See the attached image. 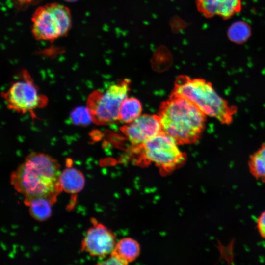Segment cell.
<instances>
[{
  "label": "cell",
  "mask_w": 265,
  "mask_h": 265,
  "mask_svg": "<svg viewBox=\"0 0 265 265\" xmlns=\"http://www.w3.org/2000/svg\"><path fill=\"white\" fill-rule=\"evenodd\" d=\"M61 173L55 159L44 153L32 152L13 172L11 182L25 200L46 197L55 201L62 190Z\"/></svg>",
  "instance_id": "1"
},
{
  "label": "cell",
  "mask_w": 265,
  "mask_h": 265,
  "mask_svg": "<svg viewBox=\"0 0 265 265\" xmlns=\"http://www.w3.org/2000/svg\"><path fill=\"white\" fill-rule=\"evenodd\" d=\"M162 131L178 144H192L200 138L206 115L189 100L171 93L160 106L159 115Z\"/></svg>",
  "instance_id": "2"
},
{
  "label": "cell",
  "mask_w": 265,
  "mask_h": 265,
  "mask_svg": "<svg viewBox=\"0 0 265 265\" xmlns=\"http://www.w3.org/2000/svg\"><path fill=\"white\" fill-rule=\"evenodd\" d=\"M172 93L189 100L206 115L216 118L222 124H231L237 112L236 106L220 97L212 84L203 79L180 76Z\"/></svg>",
  "instance_id": "3"
},
{
  "label": "cell",
  "mask_w": 265,
  "mask_h": 265,
  "mask_svg": "<svg viewBox=\"0 0 265 265\" xmlns=\"http://www.w3.org/2000/svg\"><path fill=\"white\" fill-rule=\"evenodd\" d=\"M31 20V31L37 40L53 41L66 36L72 26L69 9L56 2L38 7Z\"/></svg>",
  "instance_id": "4"
},
{
  "label": "cell",
  "mask_w": 265,
  "mask_h": 265,
  "mask_svg": "<svg viewBox=\"0 0 265 265\" xmlns=\"http://www.w3.org/2000/svg\"><path fill=\"white\" fill-rule=\"evenodd\" d=\"M170 136L162 132L145 143L133 146V151L142 159L166 171L174 169L184 162L186 155Z\"/></svg>",
  "instance_id": "5"
},
{
  "label": "cell",
  "mask_w": 265,
  "mask_h": 265,
  "mask_svg": "<svg viewBox=\"0 0 265 265\" xmlns=\"http://www.w3.org/2000/svg\"><path fill=\"white\" fill-rule=\"evenodd\" d=\"M130 81L126 79L110 85L96 99L91 113L96 121L102 124H111L119 120L123 101L127 98Z\"/></svg>",
  "instance_id": "6"
},
{
  "label": "cell",
  "mask_w": 265,
  "mask_h": 265,
  "mask_svg": "<svg viewBox=\"0 0 265 265\" xmlns=\"http://www.w3.org/2000/svg\"><path fill=\"white\" fill-rule=\"evenodd\" d=\"M9 107L20 112H31L42 104V96L28 80L17 81L4 94Z\"/></svg>",
  "instance_id": "7"
},
{
  "label": "cell",
  "mask_w": 265,
  "mask_h": 265,
  "mask_svg": "<svg viewBox=\"0 0 265 265\" xmlns=\"http://www.w3.org/2000/svg\"><path fill=\"white\" fill-rule=\"evenodd\" d=\"M116 244L114 234L99 223L88 230L82 242L81 249L91 256L102 258L111 254Z\"/></svg>",
  "instance_id": "8"
},
{
  "label": "cell",
  "mask_w": 265,
  "mask_h": 265,
  "mask_svg": "<svg viewBox=\"0 0 265 265\" xmlns=\"http://www.w3.org/2000/svg\"><path fill=\"white\" fill-rule=\"evenodd\" d=\"M122 132L133 145H141L162 132L159 115L144 114L122 127Z\"/></svg>",
  "instance_id": "9"
},
{
  "label": "cell",
  "mask_w": 265,
  "mask_h": 265,
  "mask_svg": "<svg viewBox=\"0 0 265 265\" xmlns=\"http://www.w3.org/2000/svg\"><path fill=\"white\" fill-rule=\"evenodd\" d=\"M243 0H196L199 12L205 18L214 16L227 20L242 9Z\"/></svg>",
  "instance_id": "10"
},
{
  "label": "cell",
  "mask_w": 265,
  "mask_h": 265,
  "mask_svg": "<svg viewBox=\"0 0 265 265\" xmlns=\"http://www.w3.org/2000/svg\"><path fill=\"white\" fill-rule=\"evenodd\" d=\"M60 181L62 190L72 194L80 191L85 184L82 173L72 167L66 168L61 172Z\"/></svg>",
  "instance_id": "11"
},
{
  "label": "cell",
  "mask_w": 265,
  "mask_h": 265,
  "mask_svg": "<svg viewBox=\"0 0 265 265\" xmlns=\"http://www.w3.org/2000/svg\"><path fill=\"white\" fill-rule=\"evenodd\" d=\"M140 250V246L136 240L125 238L116 243L112 253L117 256L125 265H128L137 258Z\"/></svg>",
  "instance_id": "12"
},
{
  "label": "cell",
  "mask_w": 265,
  "mask_h": 265,
  "mask_svg": "<svg viewBox=\"0 0 265 265\" xmlns=\"http://www.w3.org/2000/svg\"><path fill=\"white\" fill-rule=\"evenodd\" d=\"M24 202L29 207L31 216L37 220L42 221L51 216L52 206L55 201L46 197H37Z\"/></svg>",
  "instance_id": "13"
},
{
  "label": "cell",
  "mask_w": 265,
  "mask_h": 265,
  "mask_svg": "<svg viewBox=\"0 0 265 265\" xmlns=\"http://www.w3.org/2000/svg\"><path fill=\"white\" fill-rule=\"evenodd\" d=\"M248 165L251 175L257 180L265 183V143L250 156Z\"/></svg>",
  "instance_id": "14"
},
{
  "label": "cell",
  "mask_w": 265,
  "mask_h": 265,
  "mask_svg": "<svg viewBox=\"0 0 265 265\" xmlns=\"http://www.w3.org/2000/svg\"><path fill=\"white\" fill-rule=\"evenodd\" d=\"M142 111L140 102L135 98H127L122 102L119 111V120L129 124L139 116Z\"/></svg>",
  "instance_id": "15"
},
{
  "label": "cell",
  "mask_w": 265,
  "mask_h": 265,
  "mask_svg": "<svg viewBox=\"0 0 265 265\" xmlns=\"http://www.w3.org/2000/svg\"><path fill=\"white\" fill-rule=\"evenodd\" d=\"M250 25L245 21L239 20L233 22L227 30V37L230 41L242 44L248 41L251 35Z\"/></svg>",
  "instance_id": "16"
},
{
  "label": "cell",
  "mask_w": 265,
  "mask_h": 265,
  "mask_svg": "<svg viewBox=\"0 0 265 265\" xmlns=\"http://www.w3.org/2000/svg\"><path fill=\"white\" fill-rule=\"evenodd\" d=\"M72 118L76 123L87 124L91 120V115L84 108H79L72 113Z\"/></svg>",
  "instance_id": "17"
},
{
  "label": "cell",
  "mask_w": 265,
  "mask_h": 265,
  "mask_svg": "<svg viewBox=\"0 0 265 265\" xmlns=\"http://www.w3.org/2000/svg\"><path fill=\"white\" fill-rule=\"evenodd\" d=\"M256 228L260 236L265 239V210L260 214L257 219Z\"/></svg>",
  "instance_id": "18"
},
{
  "label": "cell",
  "mask_w": 265,
  "mask_h": 265,
  "mask_svg": "<svg viewBox=\"0 0 265 265\" xmlns=\"http://www.w3.org/2000/svg\"><path fill=\"white\" fill-rule=\"evenodd\" d=\"M99 264L125 265V263L117 256L113 253H111L108 258Z\"/></svg>",
  "instance_id": "19"
},
{
  "label": "cell",
  "mask_w": 265,
  "mask_h": 265,
  "mask_svg": "<svg viewBox=\"0 0 265 265\" xmlns=\"http://www.w3.org/2000/svg\"><path fill=\"white\" fill-rule=\"evenodd\" d=\"M67 2H75V1H77V0H64Z\"/></svg>",
  "instance_id": "20"
}]
</instances>
